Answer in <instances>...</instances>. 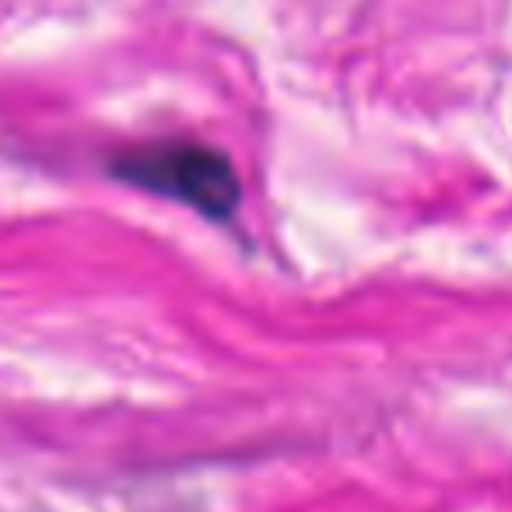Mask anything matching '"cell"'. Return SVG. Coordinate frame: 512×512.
<instances>
[{
	"label": "cell",
	"instance_id": "6da1fadb",
	"mask_svg": "<svg viewBox=\"0 0 512 512\" xmlns=\"http://www.w3.org/2000/svg\"><path fill=\"white\" fill-rule=\"evenodd\" d=\"M113 176L179 200L207 218H228L242 197L232 158L193 141H162L127 151L113 162Z\"/></svg>",
	"mask_w": 512,
	"mask_h": 512
}]
</instances>
